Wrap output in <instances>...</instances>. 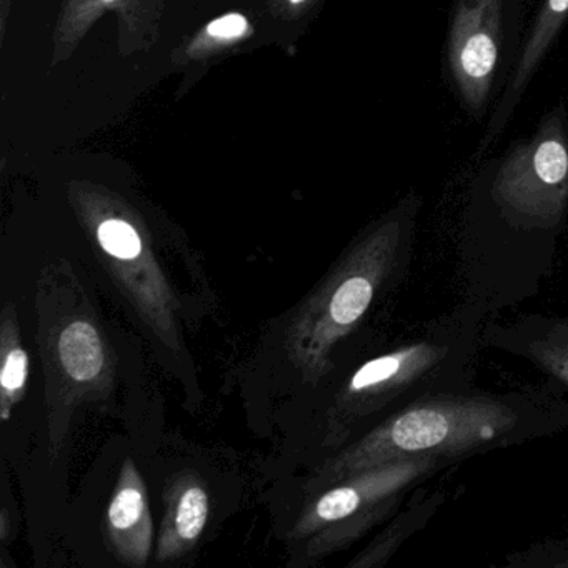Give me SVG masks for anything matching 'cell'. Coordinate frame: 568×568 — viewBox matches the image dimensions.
<instances>
[{"label": "cell", "mask_w": 568, "mask_h": 568, "mask_svg": "<svg viewBox=\"0 0 568 568\" xmlns=\"http://www.w3.org/2000/svg\"><path fill=\"white\" fill-rule=\"evenodd\" d=\"M568 428V400L547 387L494 392L470 387L434 392L381 422L338 462L344 477L400 458L457 462L497 448L551 437Z\"/></svg>", "instance_id": "obj_1"}, {"label": "cell", "mask_w": 568, "mask_h": 568, "mask_svg": "<svg viewBox=\"0 0 568 568\" xmlns=\"http://www.w3.org/2000/svg\"><path fill=\"white\" fill-rule=\"evenodd\" d=\"M475 184L515 231L555 234L568 221V101L541 118L534 134L484 162Z\"/></svg>", "instance_id": "obj_2"}, {"label": "cell", "mask_w": 568, "mask_h": 568, "mask_svg": "<svg viewBox=\"0 0 568 568\" xmlns=\"http://www.w3.org/2000/svg\"><path fill=\"white\" fill-rule=\"evenodd\" d=\"M531 0H454L444 45V78L470 121L497 108L517 64Z\"/></svg>", "instance_id": "obj_3"}, {"label": "cell", "mask_w": 568, "mask_h": 568, "mask_svg": "<svg viewBox=\"0 0 568 568\" xmlns=\"http://www.w3.org/2000/svg\"><path fill=\"white\" fill-rule=\"evenodd\" d=\"M531 2L534 6L528 14L527 32H525L517 64L497 108L488 118L484 138L478 142L477 152H475L477 159L487 155V152L507 131L535 75L544 68L548 54L557 44L565 26L568 24V0H531Z\"/></svg>", "instance_id": "obj_4"}, {"label": "cell", "mask_w": 568, "mask_h": 568, "mask_svg": "<svg viewBox=\"0 0 568 568\" xmlns=\"http://www.w3.org/2000/svg\"><path fill=\"white\" fill-rule=\"evenodd\" d=\"M481 338L530 362L547 378L548 390L568 400V317L534 314L514 324H488Z\"/></svg>", "instance_id": "obj_5"}, {"label": "cell", "mask_w": 568, "mask_h": 568, "mask_svg": "<svg viewBox=\"0 0 568 568\" xmlns=\"http://www.w3.org/2000/svg\"><path fill=\"white\" fill-rule=\"evenodd\" d=\"M424 484L414 488V495L408 501L407 510L398 515L397 520L388 527L384 537L368 554V560H365V564H384L407 538L420 531L428 524V520L437 514L438 508L447 501V491L442 490L440 487L428 490L424 487Z\"/></svg>", "instance_id": "obj_6"}, {"label": "cell", "mask_w": 568, "mask_h": 568, "mask_svg": "<svg viewBox=\"0 0 568 568\" xmlns=\"http://www.w3.org/2000/svg\"><path fill=\"white\" fill-rule=\"evenodd\" d=\"M59 355L74 381H94L104 367V348L98 331L88 322H74L62 332Z\"/></svg>", "instance_id": "obj_7"}, {"label": "cell", "mask_w": 568, "mask_h": 568, "mask_svg": "<svg viewBox=\"0 0 568 568\" xmlns=\"http://www.w3.org/2000/svg\"><path fill=\"white\" fill-rule=\"evenodd\" d=\"M122 2L124 0H68L59 26V44L72 48L105 11L118 8Z\"/></svg>", "instance_id": "obj_8"}, {"label": "cell", "mask_w": 568, "mask_h": 568, "mask_svg": "<svg viewBox=\"0 0 568 568\" xmlns=\"http://www.w3.org/2000/svg\"><path fill=\"white\" fill-rule=\"evenodd\" d=\"M251 32L247 19L242 14H225L222 18L215 19L214 22L205 28L204 34L199 36L192 42L191 51L189 54L192 58H202L209 52L217 51V49L225 48L227 44L241 41L245 36Z\"/></svg>", "instance_id": "obj_9"}, {"label": "cell", "mask_w": 568, "mask_h": 568, "mask_svg": "<svg viewBox=\"0 0 568 568\" xmlns=\"http://www.w3.org/2000/svg\"><path fill=\"white\" fill-rule=\"evenodd\" d=\"M507 568H568V540L538 541L524 551L508 555Z\"/></svg>", "instance_id": "obj_10"}, {"label": "cell", "mask_w": 568, "mask_h": 568, "mask_svg": "<svg viewBox=\"0 0 568 568\" xmlns=\"http://www.w3.org/2000/svg\"><path fill=\"white\" fill-rule=\"evenodd\" d=\"M209 514V498L199 487L189 488L179 500L175 530L185 541H194L204 530Z\"/></svg>", "instance_id": "obj_11"}, {"label": "cell", "mask_w": 568, "mask_h": 568, "mask_svg": "<svg viewBox=\"0 0 568 568\" xmlns=\"http://www.w3.org/2000/svg\"><path fill=\"white\" fill-rule=\"evenodd\" d=\"M145 515L144 490L138 481L125 484L119 488L109 508V520L112 528L119 534L131 531L132 528L141 524Z\"/></svg>", "instance_id": "obj_12"}, {"label": "cell", "mask_w": 568, "mask_h": 568, "mask_svg": "<svg viewBox=\"0 0 568 568\" xmlns=\"http://www.w3.org/2000/svg\"><path fill=\"white\" fill-rule=\"evenodd\" d=\"M99 242L102 248L112 257L131 258L138 257L142 251L141 237H139L135 229L124 221H105L98 231Z\"/></svg>", "instance_id": "obj_13"}, {"label": "cell", "mask_w": 568, "mask_h": 568, "mask_svg": "<svg viewBox=\"0 0 568 568\" xmlns=\"http://www.w3.org/2000/svg\"><path fill=\"white\" fill-rule=\"evenodd\" d=\"M28 365V354L22 348H12L6 354L4 364H2V377H0L4 398L12 397L24 388Z\"/></svg>", "instance_id": "obj_14"}, {"label": "cell", "mask_w": 568, "mask_h": 568, "mask_svg": "<svg viewBox=\"0 0 568 568\" xmlns=\"http://www.w3.org/2000/svg\"><path fill=\"white\" fill-rule=\"evenodd\" d=\"M311 2L312 0H281L278 6H281L282 14L295 16L304 11Z\"/></svg>", "instance_id": "obj_15"}]
</instances>
